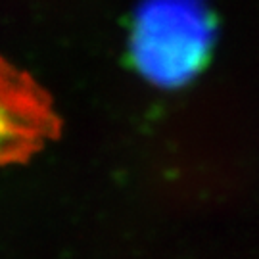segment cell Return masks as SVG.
Instances as JSON below:
<instances>
[{
    "label": "cell",
    "mask_w": 259,
    "mask_h": 259,
    "mask_svg": "<svg viewBox=\"0 0 259 259\" xmlns=\"http://www.w3.org/2000/svg\"><path fill=\"white\" fill-rule=\"evenodd\" d=\"M213 45L204 0H146L135 18L133 60L152 84L183 87L202 69Z\"/></svg>",
    "instance_id": "cell-1"
},
{
    "label": "cell",
    "mask_w": 259,
    "mask_h": 259,
    "mask_svg": "<svg viewBox=\"0 0 259 259\" xmlns=\"http://www.w3.org/2000/svg\"><path fill=\"white\" fill-rule=\"evenodd\" d=\"M62 129L50 93L0 56V167L27 163L60 139Z\"/></svg>",
    "instance_id": "cell-2"
}]
</instances>
